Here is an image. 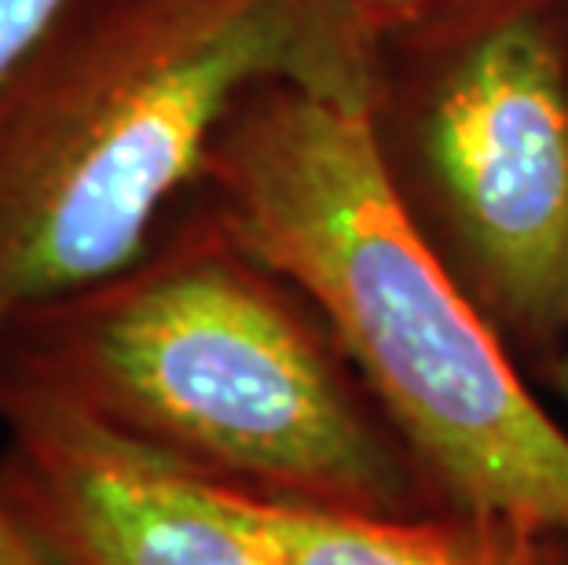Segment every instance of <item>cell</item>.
I'll use <instances>...</instances> for the list:
<instances>
[{"mask_svg":"<svg viewBox=\"0 0 568 565\" xmlns=\"http://www.w3.org/2000/svg\"><path fill=\"white\" fill-rule=\"evenodd\" d=\"M195 195L320 312L433 496L568 539V430L410 221L367 111L268 81L224 122Z\"/></svg>","mask_w":568,"mask_h":565,"instance_id":"1","label":"cell"},{"mask_svg":"<svg viewBox=\"0 0 568 565\" xmlns=\"http://www.w3.org/2000/svg\"><path fill=\"white\" fill-rule=\"evenodd\" d=\"M4 390L261 496L367 514L433 496L320 312L199 195L129 269L27 312L0 349Z\"/></svg>","mask_w":568,"mask_h":565,"instance_id":"2","label":"cell"},{"mask_svg":"<svg viewBox=\"0 0 568 565\" xmlns=\"http://www.w3.org/2000/svg\"><path fill=\"white\" fill-rule=\"evenodd\" d=\"M374 48L345 0H74L0 89V349L148 254L253 89L367 111Z\"/></svg>","mask_w":568,"mask_h":565,"instance_id":"3","label":"cell"},{"mask_svg":"<svg viewBox=\"0 0 568 565\" xmlns=\"http://www.w3.org/2000/svg\"><path fill=\"white\" fill-rule=\"evenodd\" d=\"M374 151L528 375L568 342V0H455L374 48Z\"/></svg>","mask_w":568,"mask_h":565,"instance_id":"4","label":"cell"},{"mask_svg":"<svg viewBox=\"0 0 568 565\" xmlns=\"http://www.w3.org/2000/svg\"><path fill=\"white\" fill-rule=\"evenodd\" d=\"M0 496L52 565H280L210 481L74 404L0 393Z\"/></svg>","mask_w":568,"mask_h":565,"instance_id":"5","label":"cell"},{"mask_svg":"<svg viewBox=\"0 0 568 565\" xmlns=\"http://www.w3.org/2000/svg\"><path fill=\"white\" fill-rule=\"evenodd\" d=\"M210 488L280 565H547L554 544L458 511L447 518L367 514L261 496L216 481Z\"/></svg>","mask_w":568,"mask_h":565,"instance_id":"6","label":"cell"},{"mask_svg":"<svg viewBox=\"0 0 568 565\" xmlns=\"http://www.w3.org/2000/svg\"><path fill=\"white\" fill-rule=\"evenodd\" d=\"M74 0H0V89L27 67Z\"/></svg>","mask_w":568,"mask_h":565,"instance_id":"7","label":"cell"},{"mask_svg":"<svg viewBox=\"0 0 568 565\" xmlns=\"http://www.w3.org/2000/svg\"><path fill=\"white\" fill-rule=\"evenodd\" d=\"M455 0H345V8L359 19V27L371 33V41L378 44L385 33L407 27L429 11H440Z\"/></svg>","mask_w":568,"mask_h":565,"instance_id":"8","label":"cell"},{"mask_svg":"<svg viewBox=\"0 0 568 565\" xmlns=\"http://www.w3.org/2000/svg\"><path fill=\"white\" fill-rule=\"evenodd\" d=\"M0 565H52L38 547V539L27 533V525L8 507L4 496H0Z\"/></svg>","mask_w":568,"mask_h":565,"instance_id":"9","label":"cell"},{"mask_svg":"<svg viewBox=\"0 0 568 565\" xmlns=\"http://www.w3.org/2000/svg\"><path fill=\"white\" fill-rule=\"evenodd\" d=\"M554 386H558L561 401L568 404V342H565V353H561V360H558V371H554Z\"/></svg>","mask_w":568,"mask_h":565,"instance_id":"10","label":"cell"},{"mask_svg":"<svg viewBox=\"0 0 568 565\" xmlns=\"http://www.w3.org/2000/svg\"><path fill=\"white\" fill-rule=\"evenodd\" d=\"M565 544H568V539H554V544H550V551H547V565H568Z\"/></svg>","mask_w":568,"mask_h":565,"instance_id":"11","label":"cell"}]
</instances>
